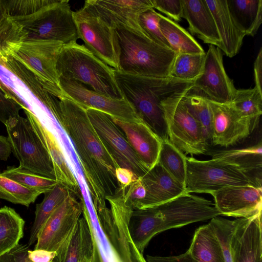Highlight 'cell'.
Here are the masks:
<instances>
[{"instance_id":"cell-1","label":"cell","mask_w":262,"mask_h":262,"mask_svg":"<svg viewBox=\"0 0 262 262\" xmlns=\"http://www.w3.org/2000/svg\"><path fill=\"white\" fill-rule=\"evenodd\" d=\"M74 144L91 199L97 209L106 206L105 198L119 188V167L92 125L86 110L64 95L53 115Z\"/></svg>"},{"instance_id":"cell-2","label":"cell","mask_w":262,"mask_h":262,"mask_svg":"<svg viewBox=\"0 0 262 262\" xmlns=\"http://www.w3.org/2000/svg\"><path fill=\"white\" fill-rule=\"evenodd\" d=\"M119 187L105 198L110 207L94 209L82 201V215L86 220L93 242L91 262H147L134 245L128 224L134 210Z\"/></svg>"},{"instance_id":"cell-3","label":"cell","mask_w":262,"mask_h":262,"mask_svg":"<svg viewBox=\"0 0 262 262\" xmlns=\"http://www.w3.org/2000/svg\"><path fill=\"white\" fill-rule=\"evenodd\" d=\"M114 73L123 98L138 117L161 138H168L165 112L193 89L194 81L137 76L115 70Z\"/></svg>"},{"instance_id":"cell-4","label":"cell","mask_w":262,"mask_h":262,"mask_svg":"<svg viewBox=\"0 0 262 262\" xmlns=\"http://www.w3.org/2000/svg\"><path fill=\"white\" fill-rule=\"evenodd\" d=\"M220 215L211 201L186 192L154 207L134 210L128 230L134 245L143 253L151 238L162 232Z\"/></svg>"},{"instance_id":"cell-5","label":"cell","mask_w":262,"mask_h":262,"mask_svg":"<svg viewBox=\"0 0 262 262\" xmlns=\"http://www.w3.org/2000/svg\"><path fill=\"white\" fill-rule=\"evenodd\" d=\"M119 50V70L137 76L169 77L177 53L156 43L144 33L114 27Z\"/></svg>"},{"instance_id":"cell-6","label":"cell","mask_w":262,"mask_h":262,"mask_svg":"<svg viewBox=\"0 0 262 262\" xmlns=\"http://www.w3.org/2000/svg\"><path fill=\"white\" fill-rule=\"evenodd\" d=\"M56 69L59 78L75 80L112 98H123L114 69L77 41L63 45L57 57Z\"/></svg>"},{"instance_id":"cell-7","label":"cell","mask_w":262,"mask_h":262,"mask_svg":"<svg viewBox=\"0 0 262 262\" xmlns=\"http://www.w3.org/2000/svg\"><path fill=\"white\" fill-rule=\"evenodd\" d=\"M186 192L211 194L222 188L243 185L261 187V179L239 167L211 159L201 161L186 157Z\"/></svg>"},{"instance_id":"cell-8","label":"cell","mask_w":262,"mask_h":262,"mask_svg":"<svg viewBox=\"0 0 262 262\" xmlns=\"http://www.w3.org/2000/svg\"><path fill=\"white\" fill-rule=\"evenodd\" d=\"M74 13L69 1L55 0L34 14L12 18L27 32L26 41H55L64 45L79 38Z\"/></svg>"},{"instance_id":"cell-9","label":"cell","mask_w":262,"mask_h":262,"mask_svg":"<svg viewBox=\"0 0 262 262\" xmlns=\"http://www.w3.org/2000/svg\"><path fill=\"white\" fill-rule=\"evenodd\" d=\"M11 152L19 166L34 173L56 179L52 160L27 118L19 115L5 124Z\"/></svg>"},{"instance_id":"cell-10","label":"cell","mask_w":262,"mask_h":262,"mask_svg":"<svg viewBox=\"0 0 262 262\" xmlns=\"http://www.w3.org/2000/svg\"><path fill=\"white\" fill-rule=\"evenodd\" d=\"M74 15L78 37L84 46L114 70H119V50L114 28L85 4Z\"/></svg>"},{"instance_id":"cell-11","label":"cell","mask_w":262,"mask_h":262,"mask_svg":"<svg viewBox=\"0 0 262 262\" xmlns=\"http://www.w3.org/2000/svg\"><path fill=\"white\" fill-rule=\"evenodd\" d=\"M63 45L55 41L27 40L11 55L28 68L47 91L59 98L65 94L59 86L56 63Z\"/></svg>"},{"instance_id":"cell-12","label":"cell","mask_w":262,"mask_h":262,"mask_svg":"<svg viewBox=\"0 0 262 262\" xmlns=\"http://www.w3.org/2000/svg\"><path fill=\"white\" fill-rule=\"evenodd\" d=\"M182 99L165 113L168 139L184 154L192 156L204 154L208 150L209 141L201 123Z\"/></svg>"},{"instance_id":"cell-13","label":"cell","mask_w":262,"mask_h":262,"mask_svg":"<svg viewBox=\"0 0 262 262\" xmlns=\"http://www.w3.org/2000/svg\"><path fill=\"white\" fill-rule=\"evenodd\" d=\"M86 111L94 129L118 166L132 170L139 178L146 173L149 170L143 165L112 116L93 108Z\"/></svg>"},{"instance_id":"cell-14","label":"cell","mask_w":262,"mask_h":262,"mask_svg":"<svg viewBox=\"0 0 262 262\" xmlns=\"http://www.w3.org/2000/svg\"><path fill=\"white\" fill-rule=\"evenodd\" d=\"M71 192L40 229L34 249L56 252L73 230L82 214V200Z\"/></svg>"},{"instance_id":"cell-15","label":"cell","mask_w":262,"mask_h":262,"mask_svg":"<svg viewBox=\"0 0 262 262\" xmlns=\"http://www.w3.org/2000/svg\"><path fill=\"white\" fill-rule=\"evenodd\" d=\"M194 89L208 100L222 104L232 102L236 89L226 72L222 52L217 47L210 45L202 74L194 81Z\"/></svg>"},{"instance_id":"cell-16","label":"cell","mask_w":262,"mask_h":262,"mask_svg":"<svg viewBox=\"0 0 262 262\" xmlns=\"http://www.w3.org/2000/svg\"><path fill=\"white\" fill-rule=\"evenodd\" d=\"M63 93L85 110H97L112 117L125 121L140 119L132 106L124 99H114L98 93L73 80L59 78Z\"/></svg>"},{"instance_id":"cell-17","label":"cell","mask_w":262,"mask_h":262,"mask_svg":"<svg viewBox=\"0 0 262 262\" xmlns=\"http://www.w3.org/2000/svg\"><path fill=\"white\" fill-rule=\"evenodd\" d=\"M262 188L253 185L233 186L211 194L221 215L250 218L261 214Z\"/></svg>"},{"instance_id":"cell-18","label":"cell","mask_w":262,"mask_h":262,"mask_svg":"<svg viewBox=\"0 0 262 262\" xmlns=\"http://www.w3.org/2000/svg\"><path fill=\"white\" fill-rule=\"evenodd\" d=\"M208 101L212 116L210 141L213 145L228 147L243 140L252 133L248 119L230 104L219 103L209 100Z\"/></svg>"},{"instance_id":"cell-19","label":"cell","mask_w":262,"mask_h":262,"mask_svg":"<svg viewBox=\"0 0 262 262\" xmlns=\"http://www.w3.org/2000/svg\"><path fill=\"white\" fill-rule=\"evenodd\" d=\"M84 4L113 28L122 26L143 33L138 17L146 10L153 8L151 0H91L85 1Z\"/></svg>"},{"instance_id":"cell-20","label":"cell","mask_w":262,"mask_h":262,"mask_svg":"<svg viewBox=\"0 0 262 262\" xmlns=\"http://www.w3.org/2000/svg\"><path fill=\"white\" fill-rule=\"evenodd\" d=\"M231 247L233 262H262L261 214L234 220Z\"/></svg>"},{"instance_id":"cell-21","label":"cell","mask_w":262,"mask_h":262,"mask_svg":"<svg viewBox=\"0 0 262 262\" xmlns=\"http://www.w3.org/2000/svg\"><path fill=\"white\" fill-rule=\"evenodd\" d=\"M112 119L123 132L143 165L148 170L151 169L158 162L162 139L141 119L125 121L112 117Z\"/></svg>"},{"instance_id":"cell-22","label":"cell","mask_w":262,"mask_h":262,"mask_svg":"<svg viewBox=\"0 0 262 262\" xmlns=\"http://www.w3.org/2000/svg\"><path fill=\"white\" fill-rule=\"evenodd\" d=\"M38 138L52 160L56 180L67 186L80 200L83 198L78 181L68 165L62 148L54 134L26 107L23 109Z\"/></svg>"},{"instance_id":"cell-23","label":"cell","mask_w":262,"mask_h":262,"mask_svg":"<svg viewBox=\"0 0 262 262\" xmlns=\"http://www.w3.org/2000/svg\"><path fill=\"white\" fill-rule=\"evenodd\" d=\"M140 179L145 188L146 194L136 209L152 207L186 193L185 187L158 162Z\"/></svg>"},{"instance_id":"cell-24","label":"cell","mask_w":262,"mask_h":262,"mask_svg":"<svg viewBox=\"0 0 262 262\" xmlns=\"http://www.w3.org/2000/svg\"><path fill=\"white\" fill-rule=\"evenodd\" d=\"M182 18L189 30L204 42L219 48L221 40L215 23L205 0H182Z\"/></svg>"},{"instance_id":"cell-25","label":"cell","mask_w":262,"mask_h":262,"mask_svg":"<svg viewBox=\"0 0 262 262\" xmlns=\"http://www.w3.org/2000/svg\"><path fill=\"white\" fill-rule=\"evenodd\" d=\"M214 18L221 40L219 49L229 57L238 52L245 35L234 21L227 0H205Z\"/></svg>"},{"instance_id":"cell-26","label":"cell","mask_w":262,"mask_h":262,"mask_svg":"<svg viewBox=\"0 0 262 262\" xmlns=\"http://www.w3.org/2000/svg\"><path fill=\"white\" fill-rule=\"evenodd\" d=\"M93 242L88 223L82 216L57 250L55 262H91Z\"/></svg>"},{"instance_id":"cell-27","label":"cell","mask_w":262,"mask_h":262,"mask_svg":"<svg viewBox=\"0 0 262 262\" xmlns=\"http://www.w3.org/2000/svg\"><path fill=\"white\" fill-rule=\"evenodd\" d=\"M187 251L193 262H225L221 245L209 223L195 230Z\"/></svg>"},{"instance_id":"cell-28","label":"cell","mask_w":262,"mask_h":262,"mask_svg":"<svg viewBox=\"0 0 262 262\" xmlns=\"http://www.w3.org/2000/svg\"><path fill=\"white\" fill-rule=\"evenodd\" d=\"M213 159L233 164L245 172L261 179V141L247 147L212 152Z\"/></svg>"},{"instance_id":"cell-29","label":"cell","mask_w":262,"mask_h":262,"mask_svg":"<svg viewBox=\"0 0 262 262\" xmlns=\"http://www.w3.org/2000/svg\"><path fill=\"white\" fill-rule=\"evenodd\" d=\"M230 13L245 35L254 36L262 23L261 0H227Z\"/></svg>"},{"instance_id":"cell-30","label":"cell","mask_w":262,"mask_h":262,"mask_svg":"<svg viewBox=\"0 0 262 262\" xmlns=\"http://www.w3.org/2000/svg\"><path fill=\"white\" fill-rule=\"evenodd\" d=\"M71 192H73L67 186L58 182L52 190L44 194L42 201L36 205L35 220L30 231L29 246L37 241L44 224Z\"/></svg>"},{"instance_id":"cell-31","label":"cell","mask_w":262,"mask_h":262,"mask_svg":"<svg viewBox=\"0 0 262 262\" xmlns=\"http://www.w3.org/2000/svg\"><path fill=\"white\" fill-rule=\"evenodd\" d=\"M159 27L171 49L177 53H205L201 45L185 29L162 14Z\"/></svg>"},{"instance_id":"cell-32","label":"cell","mask_w":262,"mask_h":262,"mask_svg":"<svg viewBox=\"0 0 262 262\" xmlns=\"http://www.w3.org/2000/svg\"><path fill=\"white\" fill-rule=\"evenodd\" d=\"M25 223L14 209L7 206L0 208V255L18 244L23 236Z\"/></svg>"},{"instance_id":"cell-33","label":"cell","mask_w":262,"mask_h":262,"mask_svg":"<svg viewBox=\"0 0 262 262\" xmlns=\"http://www.w3.org/2000/svg\"><path fill=\"white\" fill-rule=\"evenodd\" d=\"M230 104L248 119L252 133L258 125L262 114V92L256 86L252 89H236Z\"/></svg>"},{"instance_id":"cell-34","label":"cell","mask_w":262,"mask_h":262,"mask_svg":"<svg viewBox=\"0 0 262 262\" xmlns=\"http://www.w3.org/2000/svg\"><path fill=\"white\" fill-rule=\"evenodd\" d=\"M185 154L168 140L162 139L158 162L176 180L185 187L187 162Z\"/></svg>"},{"instance_id":"cell-35","label":"cell","mask_w":262,"mask_h":262,"mask_svg":"<svg viewBox=\"0 0 262 262\" xmlns=\"http://www.w3.org/2000/svg\"><path fill=\"white\" fill-rule=\"evenodd\" d=\"M27 38L23 26L7 16L0 24V62L13 54Z\"/></svg>"},{"instance_id":"cell-36","label":"cell","mask_w":262,"mask_h":262,"mask_svg":"<svg viewBox=\"0 0 262 262\" xmlns=\"http://www.w3.org/2000/svg\"><path fill=\"white\" fill-rule=\"evenodd\" d=\"M205 54L177 53L169 77L194 81L202 74Z\"/></svg>"},{"instance_id":"cell-37","label":"cell","mask_w":262,"mask_h":262,"mask_svg":"<svg viewBox=\"0 0 262 262\" xmlns=\"http://www.w3.org/2000/svg\"><path fill=\"white\" fill-rule=\"evenodd\" d=\"M2 173L4 176L40 194H45L50 191L59 182L56 179L34 173L19 166H8Z\"/></svg>"},{"instance_id":"cell-38","label":"cell","mask_w":262,"mask_h":262,"mask_svg":"<svg viewBox=\"0 0 262 262\" xmlns=\"http://www.w3.org/2000/svg\"><path fill=\"white\" fill-rule=\"evenodd\" d=\"M40 194L39 192L4 176L0 172V199L29 207Z\"/></svg>"},{"instance_id":"cell-39","label":"cell","mask_w":262,"mask_h":262,"mask_svg":"<svg viewBox=\"0 0 262 262\" xmlns=\"http://www.w3.org/2000/svg\"><path fill=\"white\" fill-rule=\"evenodd\" d=\"M188 94L182 99L189 112L201 123L209 142L212 136V116L208 100L199 94Z\"/></svg>"},{"instance_id":"cell-40","label":"cell","mask_w":262,"mask_h":262,"mask_svg":"<svg viewBox=\"0 0 262 262\" xmlns=\"http://www.w3.org/2000/svg\"><path fill=\"white\" fill-rule=\"evenodd\" d=\"M160 14L154 8L147 9L139 15V25L143 33L151 40L162 47L172 50L160 30Z\"/></svg>"},{"instance_id":"cell-41","label":"cell","mask_w":262,"mask_h":262,"mask_svg":"<svg viewBox=\"0 0 262 262\" xmlns=\"http://www.w3.org/2000/svg\"><path fill=\"white\" fill-rule=\"evenodd\" d=\"M209 223L221 245L225 262H233L231 239L234 220L217 216L211 219Z\"/></svg>"},{"instance_id":"cell-42","label":"cell","mask_w":262,"mask_h":262,"mask_svg":"<svg viewBox=\"0 0 262 262\" xmlns=\"http://www.w3.org/2000/svg\"><path fill=\"white\" fill-rule=\"evenodd\" d=\"M55 0H2L7 14L11 17H25L37 12Z\"/></svg>"},{"instance_id":"cell-43","label":"cell","mask_w":262,"mask_h":262,"mask_svg":"<svg viewBox=\"0 0 262 262\" xmlns=\"http://www.w3.org/2000/svg\"><path fill=\"white\" fill-rule=\"evenodd\" d=\"M27 107L7 94L0 86V122L6 124L11 118L19 115L20 110Z\"/></svg>"},{"instance_id":"cell-44","label":"cell","mask_w":262,"mask_h":262,"mask_svg":"<svg viewBox=\"0 0 262 262\" xmlns=\"http://www.w3.org/2000/svg\"><path fill=\"white\" fill-rule=\"evenodd\" d=\"M153 8L164 13L174 21H181L182 18V0H151Z\"/></svg>"},{"instance_id":"cell-45","label":"cell","mask_w":262,"mask_h":262,"mask_svg":"<svg viewBox=\"0 0 262 262\" xmlns=\"http://www.w3.org/2000/svg\"><path fill=\"white\" fill-rule=\"evenodd\" d=\"M145 194V188L140 178L126 187L124 191L126 199L131 204L134 210L144 199Z\"/></svg>"},{"instance_id":"cell-46","label":"cell","mask_w":262,"mask_h":262,"mask_svg":"<svg viewBox=\"0 0 262 262\" xmlns=\"http://www.w3.org/2000/svg\"><path fill=\"white\" fill-rule=\"evenodd\" d=\"M29 246L18 244L0 255V262H32L29 258Z\"/></svg>"},{"instance_id":"cell-47","label":"cell","mask_w":262,"mask_h":262,"mask_svg":"<svg viewBox=\"0 0 262 262\" xmlns=\"http://www.w3.org/2000/svg\"><path fill=\"white\" fill-rule=\"evenodd\" d=\"M115 176L119 187L126 188L139 179L130 170L118 167L115 170Z\"/></svg>"},{"instance_id":"cell-48","label":"cell","mask_w":262,"mask_h":262,"mask_svg":"<svg viewBox=\"0 0 262 262\" xmlns=\"http://www.w3.org/2000/svg\"><path fill=\"white\" fill-rule=\"evenodd\" d=\"M147 262H193L187 251L178 255L169 256H146Z\"/></svg>"},{"instance_id":"cell-49","label":"cell","mask_w":262,"mask_h":262,"mask_svg":"<svg viewBox=\"0 0 262 262\" xmlns=\"http://www.w3.org/2000/svg\"><path fill=\"white\" fill-rule=\"evenodd\" d=\"M56 256V252L48 251L41 249L30 250L28 251V256L32 262H52Z\"/></svg>"},{"instance_id":"cell-50","label":"cell","mask_w":262,"mask_h":262,"mask_svg":"<svg viewBox=\"0 0 262 262\" xmlns=\"http://www.w3.org/2000/svg\"><path fill=\"white\" fill-rule=\"evenodd\" d=\"M254 74L255 86L262 92V48H260L254 63Z\"/></svg>"},{"instance_id":"cell-51","label":"cell","mask_w":262,"mask_h":262,"mask_svg":"<svg viewBox=\"0 0 262 262\" xmlns=\"http://www.w3.org/2000/svg\"><path fill=\"white\" fill-rule=\"evenodd\" d=\"M11 153V147L7 137L0 135V159L6 161Z\"/></svg>"},{"instance_id":"cell-52","label":"cell","mask_w":262,"mask_h":262,"mask_svg":"<svg viewBox=\"0 0 262 262\" xmlns=\"http://www.w3.org/2000/svg\"><path fill=\"white\" fill-rule=\"evenodd\" d=\"M7 16L2 0H0V24Z\"/></svg>"},{"instance_id":"cell-53","label":"cell","mask_w":262,"mask_h":262,"mask_svg":"<svg viewBox=\"0 0 262 262\" xmlns=\"http://www.w3.org/2000/svg\"><path fill=\"white\" fill-rule=\"evenodd\" d=\"M52 262H55V260L54 259V260L53 261H52Z\"/></svg>"}]
</instances>
